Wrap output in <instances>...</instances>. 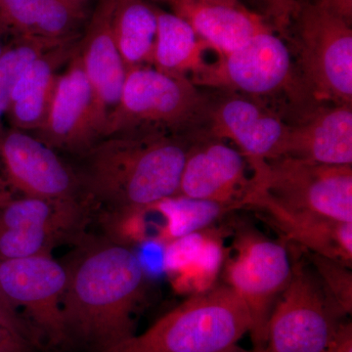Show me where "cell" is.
I'll use <instances>...</instances> for the list:
<instances>
[{
  "label": "cell",
  "instance_id": "7402d4cb",
  "mask_svg": "<svg viewBox=\"0 0 352 352\" xmlns=\"http://www.w3.org/2000/svg\"><path fill=\"white\" fill-rule=\"evenodd\" d=\"M157 31L153 68L171 75L192 76L207 62L204 53L208 50L193 28L175 13L157 8Z\"/></svg>",
  "mask_w": 352,
  "mask_h": 352
},
{
  "label": "cell",
  "instance_id": "5b68a950",
  "mask_svg": "<svg viewBox=\"0 0 352 352\" xmlns=\"http://www.w3.org/2000/svg\"><path fill=\"white\" fill-rule=\"evenodd\" d=\"M293 270L284 243L266 237L254 227L237 226L233 254L226 263V285L249 310L254 351L265 344L271 314L291 281Z\"/></svg>",
  "mask_w": 352,
  "mask_h": 352
},
{
  "label": "cell",
  "instance_id": "4fadbf2b",
  "mask_svg": "<svg viewBox=\"0 0 352 352\" xmlns=\"http://www.w3.org/2000/svg\"><path fill=\"white\" fill-rule=\"evenodd\" d=\"M289 124L254 98L227 95L210 104L203 138L230 140L252 170L282 156Z\"/></svg>",
  "mask_w": 352,
  "mask_h": 352
},
{
  "label": "cell",
  "instance_id": "f546056e",
  "mask_svg": "<svg viewBox=\"0 0 352 352\" xmlns=\"http://www.w3.org/2000/svg\"><path fill=\"white\" fill-rule=\"evenodd\" d=\"M324 352H352L351 322H340L335 337Z\"/></svg>",
  "mask_w": 352,
  "mask_h": 352
},
{
  "label": "cell",
  "instance_id": "836d02e7",
  "mask_svg": "<svg viewBox=\"0 0 352 352\" xmlns=\"http://www.w3.org/2000/svg\"><path fill=\"white\" fill-rule=\"evenodd\" d=\"M80 1L83 2V3L87 4V2L89 1V0H80Z\"/></svg>",
  "mask_w": 352,
  "mask_h": 352
},
{
  "label": "cell",
  "instance_id": "603a6c76",
  "mask_svg": "<svg viewBox=\"0 0 352 352\" xmlns=\"http://www.w3.org/2000/svg\"><path fill=\"white\" fill-rule=\"evenodd\" d=\"M204 231L171 241L164 254V266L179 279L197 278L204 288L210 289L223 259V251L215 236Z\"/></svg>",
  "mask_w": 352,
  "mask_h": 352
},
{
  "label": "cell",
  "instance_id": "8992f818",
  "mask_svg": "<svg viewBox=\"0 0 352 352\" xmlns=\"http://www.w3.org/2000/svg\"><path fill=\"white\" fill-rule=\"evenodd\" d=\"M251 187L282 207L352 222V166L280 157L252 170Z\"/></svg>",
  "mask_w": 352,
  "mask_h": 352
},
{
  "label": "cell",
  "instance_id": "ac0fdd59",
  "mask_svg": "<svg viewBox=\"0 0 352 352\" xmlns=\"http://www.w3.org/2000/svg\"><path fill=\"white\" fill-rule=\"evenodd\" d=\"M170 6L217 55L239 50L270 27L239 0H175Z\"/></svg>",
  "mask_w": 352,
  "mask_h": 352
},
{
  "label": "cell",
  "instance_id": "30bf717a",
  "mask_svg": "<svg viewBox=\"0 0 352 352\" xmlns=\"http://www.w3.org/2000/svg\"><path fill=\"white\" fill-rule=\"evenodd\" d=\"M292 78L288 46L267 27L239 50L217 55L215 61L207 62L189 78L198 87L240 92L254 98L286 89Z\"/></svg>",
  "mask_w": 352,
  "mask_h": 352
},
{
  "label": "cell",
  "instance_id": "d4e9b609",
  "mask_svg": "<svg viewBox=\"0 0 352 352\" xmlns=\"http://www.w3.org/2000/svg\"><path fill=\"white\" fill-rule=\"evenodd\" d=\"M65 43L68 41L59 43L39 38H17L13 43L6 46L0 57V142L7 129L4 120H6L13 88L18 78L39 55Z\"/></svg>",
  "mask_w": 352,
  "mask_h": 352
},
{
  "label": "cell",
  "instance_id": "44dd1931",
  "mask_svg": "<svg viewBox=\"0 0 352 352\" xmlns=\"http://www.w3.org/2000/svg\"><path fill=\"white\" fill-rule=\"evenodd\" d=\"M157 7L146 0H115L112 32L126 72L152 67Z\"/></svg>",
  "mask_w": 352,
  "mask_h": 352
},
{
  "label": "cell",
  "instance_id": "3957f363",
  "mask_svg": "<svg viewBox=\"0 0 352 352\" xmlns=\"http://www.w3.org/2000/svg\"><path fill=\"white\" fill-rule=\"evenodd\" d=\"M250 329L244 302L223 285L196 294L144 333L102 352H231Z\"/></svg>",
  "mask_w": 352,
  "mask_h": 352
},
{
  "label": "cell",
  "instance_id": "ffe728a7",
  "mask_svg": "<svg viewBox=\"0 0 352 352\" xmlns=\"http://www.w3.org/2000/svg\"><path fill=\"white\" fill-rule=\"evenodd\" d=\"M87 6L80 0H0V29L17 38L64 43L76 38Z\"/></svg>",
  "mask_w": 352,
  "mask_h": 352
},
{
  "label": "cell",
  "instance_id": "7c38bea8",
  "mask_svg": "<svg viewBox=\"0 0 352 352\" xmlns=\"http://www.w3.org/2000/svg\"><path fill=\"white\" fill-rule=\"evenodd\" d=\"M0 160L7 183L22 195L85 204L75 168L34 134L7 129L0 142Z\"/></svg>",
  "mask_w": 352,
  "mask_h": 352
},
{
  "label": "cell",
  "instance_id": "484cf974",
  "mask_svg": "<svg viewBox=\"0 0 352 352\" xmlns=\"http://www.w3.org/2000/svg\"><path fill=\"white\" fill-rule=\"evenodd\" d=\"M307 258L324 293L342 316L352 311L351 267L320 254L308 252Z\"/></svg>",
  "mask_w": 352,
  "mask_h": 352
},
{
  "label": "cell",
  "instance_id": "d6986e66",
  "mask_svg": "<svg viewBox=\"0 0 352 352\" xmlns=\"http://www.w3.org/2000/svg\"><path fill=\"white\" fill-rule=\"evenodd\" d=\"M76 39L55 46L36 57L22 72L15 87L6 113L10 129L36 132L43 126L60 69L68 64L76 50Z\"/></svg>",
  "mask_w": 352,
  "mask_h": 352
},
{
  "label": "cell",
  "instance_id": "cb8c5ba5",
  "mask_svg": "<svg viewBox=\"0 0 352 352\" xmlns=\"http://www.w3.org/2000/svg\"><path fill=\"white\" fill-rule=\"evenodd\" d=\"M236 208L217 201L175 195L159 201L150 210L163 214L164 238L173 241L208 229L215 220Z\"/></svg>",
  "mask_w": 352,
  "mask_h": 352
},
{
  "label": "cell",
  "instance_id": "83f0119b",
  "mask_svg": "<svg viewBox=\"0 0 352 352\" xmlns=\"http://www.w3.org/2000/svg\"><path fill=\"white\" fill-rule=\"evenodd\" d=\"M263 3L268 17L280 32H285L292 21L298 17L300 6L296 0H258Z\"/></svg>",
  "mask_w": 352,
  "mask_h": 352
},
{
  "label": "cell",
  "instance_id": "9a60e30c",
  "mask_svg": "<svg viewBox=\"0 0 352 352\" xmlns=\"http://www.w3.org/2000/svg\"><path fill=\"white\" fill-rule=\"evenodd\" d=\"M113 3L115 0H99L78 43L83 71L94 90L104 138L109 120L119 103L127 73L113 41Z\"/></svg>",
  "mask_w": 352,
  "mask_h": 352
},
{
  "label": "cell",
  "instance_id": "f1b7e54d",
  "mask_svg": "<svg viewBox=\"0 0 352 352\" xmlns=\"http://www.w3.org/2000/svg\"><path fill=\"white\" fill-rule=\"evenodd\" d=\"M36 347L12 331L0 321V352H36Z\"/></svg>",
  "mask_w": 352,
  "mask_h": 352
},
{
  "label": "cell",
  "instance_id": "d6a6232c",
  "mask_svg": "<svg viewBox=\"0 0 352 352\" xmlns=\"http://www.w3.org/2000/svg\"><path fill=\"white\" fill-rule=\"evenodd\" d=\"M6 46L4 45L3 43H2L1 39H0V57L2 56V54H3L4 51L6 50Z\"/></svg>",
  "mask_w": 352,
  "mask_h": 352
},
{
  "label": "cell",
  "instance_id": "e0dca14e",
  "mask_svg": "<svg viewBox=\"0 0 352 352\" xmlns=\"http://www.w3.org/2000/svg\"><path fill=\"white\" fill-rule=\"evenodd\" d=\"M281 157L333 166L351 164V105L320 106L294 126L289 124Z\"/></svg>",
  "mask_w": 352,
  "mask_h": 352
},
{
  "label": "cell",
  "instance_id": "7a4b0ae2",
  "mask_svg": "<svg viewBox=\"0 0 352 352\" xmlns=\"http://www.w3.org/2000/svg\"><path fill=\"white\" fill-rule=\"evenodd\" d=\"M197 138L120 134L101 139L76 170L83 201L105 208L116 222L145 214L177 195L190 146ZM109 219V220H110Z\"/></svg>",
  "mask_w": 352,
  "mask_h": 352
},
{
  "label": "cell",
  "instance_id": "52a82bcc",
  "mask_svg": "<svg viewBox=\"0 0 352 352\" xmlns=\"http://www.w3.org/2000/svg\"><path fill=\"white\" fill-rule=\"evenodd\" d=\"M342 317L328 300L314 270L296 263L271 314L263 349L245 351L236 347L233 352H324Z\"/></svg>",
  "mask_w": 352,
  "mask_h": 352
},
{
  "label": "cell",
  "instance_id": "8fae6325",
  "mask_svg": "<svg viewBox=\"0 0 352 352\" xmlns=\"http://www.w3.org/2000/svg\"><path fill=\"white\" fill-rule=\"evenodd\" d=\"M34 136L55 151L82 156L104 138L94 90L83 71L78 44L58 78L50 110Z\"/></svg>",
  "mask_w": 352,
  "mask_h": 352
},
{
  "label": "cell",
  "instance_id": "1f68e13d",
  "mask_svg": "<svg viewBox=\"0 0 352 352\" xmlns=\"http://www.w3.org/2000/svg\"><path fill=\"white\" fill-rule=\"evenodd\" d=\"M146 1L162 2V3H168L171 6L175 0H146Z\"/></svg>",
  "mask_w": 352,
  "mask_h": 352
},
{
  "label": "cell",
  "instance_id": "6da1fadb",
  "mask_svg": "<svg viewBox=\"0 0 352 352\" xmlns=\"http://www.w3.org/2000/svg\"><path fill=\"white\" fill-rule=\"evenodd\" d=\"M66 264L62 308L73 347L102 352L135 335L133 314L145 289L144 266L131 245L82 237Z\"/></svg>",
  "mask_w": 352,
  "mask_h": 352
},
{
  "label": "cell",
  "instance_id": "277c9868",
  "mask_svg": "<svg viewBox=\"0 0 352 352\" xmlns=\"http://www.w3.org/2000/svg\"><path fill=\"white\" fill-rule=\"evenodd\" d=\"M210 104L188 76L153 67L129 69L105 138L159 133L198 138L205 131Z\"/></svg>",
  "mask_w": 352,
  "mask_h": 352
},
{
  "label": "cell",
  "instance_id": "9c48e42d",
  "mask_svg": "<svg viewBox=\"0 0 352 352\" xmlns=\"http://www.w3.org/2000/svg\"><path fill=\"white\" fill-rule=\"evenodd\" d=\"M66 283V268L50 254L0 261L2 292L14 307L24 308L39 349H73L62 308Z\"/></svg>",
  "mask_w": 352,
  "mask_h": 352
},
{
  "label": "cell",
  "instance_id": "4dcf8cb0",
  "mask_svg": "<svg viewBox=\"0 0 352 352\" xmlns=\"http://www.w3.org/2000/svg\"><path fill=\"white\" fill-rule=\"evenodd\" d=\"M320 6L346 20L349 24L352 18V0H318Z\"/></svg>",
  "mask_w": 352,
  "mask_h": 352
},
{
  "label": "cell",
  "instance_id": "ba28073f",
  "mask_svg": "<svg viewBox=\"0 0 352 352\" xmlns=\"http://www.w3.org/2000/svg\"><path fill=\"white\" fill-rule=\"evenodd\" d=\"M300 66L309 94L318 102L352 103L351 24L316 3L300 8Z\"/></svg>",
  "mask_w": 352,
  "mask_h": 352
},
{
  "label": "cell",
  "instance_id": "5bb4252c",
  "mask_svg": "<svg viewBox=\"0 0 352 352\" xmlns=\"http://www.w3.org/2000/svg\"><path fill=\"white\" fill-rule=\"evenodd\" d=\"M249 163L226 141L199 138L190 146L177 195L243 208L251 186Z\"/></svg>",
  "mask_w": 352,
  "mask_h": 352
},
{
  "label": "cell",
  "instance_id": "4316f807",
  "mask_svg": "<svg viewBox=\"0 0 352 352\" xmlns=\"http://www.w3.org/2000/svg\"><path fill=\"white\" fill-rule=\"evenodd\" d=\"M0 321L9 330L31 342L36 349H39L36 337H34V333L32 332L31 328L28 325L27 321L20 315H18L16 307L9 302L8 298L4 295L1 287H0Z\"/></svg>",
  "mask_w": 352,
  "mask_h": 352
},
{
  "label": "cell",
  "instance_id": "2e32d148",
  "mask_svg": "<svg viewBox=\"0 0 352 352\" xmlns=\"http://www.w3.org/2000/svg\"><path fill=\"white\" fill-rule=\"evenodd\" d=\"M243 207L259 210L264 221L276 229L288 242L351 267L352 222L288 210L251 186L243 201Z\"/></svg>",
  "mask_w": 352,
  "mask_h": 352
}]
</instances>
